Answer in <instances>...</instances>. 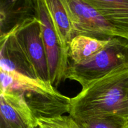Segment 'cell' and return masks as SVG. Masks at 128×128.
<instances>
[{
	"mask_svg": "<svg viewBox=\"0 0 128 128\" xmlns=\"http://www.w3.org/2000/svg\"><path fill=\"white\" fill-rule=\"evenodd\" d=\"M1 5V29L6 31L1 34H6L17 25L28 18L36 14V1H24L21 4H17L18 1H2Z\"/></svg>",
	"mask_w": 128,
	"mask_h": 128,
	"instance_id": "obj_10",
	"label": "cell"
},
{
	"mask_svg": "<svg viewBox=\"0 0 128 128\" xmlns=\"http://www.w3.org/2000/svg\"><path fill=\"white\" fill-rule=\"evenodd\" d=\"M36 121L40 128H81L70 115L48 118H39Z\"/></svg>",
	"mask_w": 128,
	"mask_h": 128,
	"instance_id": "obj_13",
	"label": "cell"
},
{
	"mask_svg": "<svg viewBox=\"0 0 128 128\" xmlns=\"http://www.w3.org/2000/svg\"><path fill=\"white\" fill-rule=\"evenodd\" d=\"M128 70V41L120 37L110 39L102 50L84 62L71 63L66 79L77 81L86 88L90 84L116 71Z\"/></svg>",
	"mask_w": 128,
	"mask_h": 128,
	"instance_id": "obj_3",
	"label": "cell"
},
{
	"mask_svg": "<svg viewBox=\"0 0 128 128\" xmlns=\"http://www.w3.org/2000/svg\"><path fill=\"white\" fill-rule=\"evenodd\" d=\"M81 128H124V122L118 115L104 116L77 122Z\"/></svg>",
	"mask_w": 128,
	"mask_h": 128,
	"instance_id": "obj_12",
	"label": "cell"
},
{
	"mask_svg": "<svg viewBox=\"0 0 128 128\" xmlns=\"http://www.w3.org/2000/svg\"><path fill=\"white\" fill-rule=\"evenodd\" d=\"M110 40H101L82 35L74 36L69 49V58L72 60L71 62L79 64L88 60L102 50Z\"/></svg>",
	"mask_w": 128,
	"mask_h": 128,
	"instance_id": "obj_11",
	"label": "cell"
},
{
	"mask_svg": "<svg viewBox=\"0 0 128 128\" xmlns=\"http://www.w3.org/2000/svg\"><path fill=\"white\" fill-rule=\"evenodd\" d=\"M128 128V127H126V128Z\"/></svg>",
	"mask_w": 128,
	"mask_h": 128,
	"instance_id": "obj_16",
	"label": "cell"
},
{
	"mask_svg": "<svg viewBox=\"0 0 128 128\" xmlns=\"http://www.w3.org/2000/svg\"><path fill=\"white\" fill-rule=\"evenodd\" d=\"M128 81V70L116 71L90 84L71 99L69 114L81 122L117 115Z\"/></svg>",
	"mask_w": 128,
	"mask_h": 128,
	"instance_id": "obj_1",
	"label": "cell"
},
{
	"mask_svg": "<svg viewBox=\"0 0 128 128\" xmlns=\"http://www.w3.org/2000/svg\"><path fill=\"white\" fill-rule=\"evenodd\" d=\"M40 128V126H39L38 125V126H36V127H34V128Z\"/></svg>",
	"mask_w": 128,
	"mask_h": 128,
	"instance_id": "obj_15",
	"label": "cell"
},
{
	"mask_svg": "<svg viewBox=\"0 0 128 128\" xmlns=\"http://www.w3.org/2000/svg\"><path fill=\"white\" fill-rule=\"evenodd\" d=\"M1 72V92L14 91L23 96L36 119L70 113V98L62 95L50 82L16 71Z\"/></svg>",
	"mask_w": 128,
	"mask_h": 128,
	"instance_id": "obj_2",
	"label": "cell"
},
{
	"mask_svg": "<svg viewBox=\"0 0 128 128\" xmlns=\"http://www.w3.org/2000/svg\"><path fill=\"white\" fill-rule=\"evenodd\" d=\"M98 10L114 30L128 41V0H85Z\"/></svg>",
	"mask_w": 128,
	"mask_h": 128,
	"instance_id": "obj_8",
	"label": "cell"
},
{
	"mask_svg": "<svg viewBox=\"0 0 128 128\" xmlns=\"http://www.w3.org/2000/svg\"><path fill=\"white\" fill-rule=\"evenodd\" d=\"M117 115L123 121L124 127L128 123V81L126 84L125 92L119 108Z\"/></svg>",
	"mask_w": 128,
	"mask_h": 128,
	"instance_id": "obj_14",
	"label": "cell"
},
{
	"mask_svg": "<svg viewBox=\"0 0 128 128\" xmlns=\"http://www.w3.org/2000/svg\"><path fill=\"white\" fill-rule=\"evenodd\" d=\"M9 32L13 36L35 78L50 82L41 22L36 14L25 20Z\"/></svg>",
	"mask_w": 128,
	"mask_h": 128,
	"instance_id": "obj_4",
	"label": "cell"
},
{
	"mask_svg": "<svg viewBox=\"0 0 128 128\" xmlns=\"http://www.w3.org/2000/svg\"><path fill=\"white\" fill-rule=\"evenodd\" d=\"M43 1L60 45L69 54L70 44L74 38V34L71 22L61 0Z\"/></svg>",
	"mask_w": 128,
	"mask_h": 128,
	"instance_id": "obj_9",
	"label": "cell"
},
{
	"mask_svg": "<svg viewBox=\"0 0 128 128\" xmlns=\"http://www.w3.org/2000/svg\"><path fill=\"white\" fill-rule=\"evenodd\" d=\"M61 2L71 22L74 37L82 35L101 40L117 37L107 20L85 0H61Z\"/></svg>",
	"mask_w": 128,
	"mask_h": 128,
	"instance_id": "obj_5",
	"label": "cell"
},
{
	"mask_svg": "<svg viewBox=\"0 0 128 128\" xmlns=\"http://www.w3.org/2000/svg\"><path fill=\"white\" fill-rule=\"evenodd\" d=\"M0 112L1 128H32L38 126L36 118L19 92H1Z\"/></svg>",
	"mask_w": 128,
	"mask_h": 128,
	"instance_id": "obj_7",
	"label": "cell"
},
{
	"mask_svg": "<svg viewBox=\"0 0 128 128\" xmlns=\"http://www.w3.org/2000/svg\"><path fill=\"white\" fill-rule=\"evenodd\" d=\"M36 16L41 22L42 42L48 67L49 81L52 86H57L62 80H65L70 65L69 54L60 45L43 0L36 1Z\"/></svg>",
	"mask_w": 128,
	"mask_h": 128,
	"instance_id": "obj_6",
	"label": "cell"
}]
</instances>
